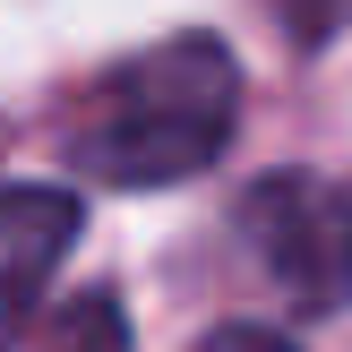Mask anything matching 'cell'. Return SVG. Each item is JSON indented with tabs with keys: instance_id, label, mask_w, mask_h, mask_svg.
<instances>
[{
	"instance_id": "cell-4",
	"label": "cell",
	"mask_w": 352,
	"mask_h": 352,
	"mask_svg": "<svg viewBox=\"0 0 352 352\" xmlns=\"http://www.w3.org/2000/svg\"><path fill=\"white\" fill-rule=\"evenodd\" d=\"M60 352H129V309L112 284H86L60 309Z\"/></svg>"
},
{
	"instance_id": "cell-2",
	"label": "cell",
	"mask_w": 352,
	"mask_h": 352,
	"mask_svg": "<svg viewBox=\"0 0 352 352\" xmlns=\"http://www.w3.org/2000/svg\"><path fill=\"white\" fill-rule=\"evenodd\" d=\"M232 232L250 241L258 275L284 292L301 318H336L352 301V189L318 181L301 164H275L241 189Z\"/></svg>"
},
{
	"instance_id": "cell-1",
	"label": "cell",
	"mask_w": 352,
	"mask_h": 352,
	"mask_svg": "<svg viewBox=\"0 0 352 352\" xmlns=\"http://www.w3.org/2000/svg\"><path fill=\"white\" fill-rule=\"evenodd\" d=\"M232 129H241V60L223 34L189 26L103 78L95 112L69 138V164L112 189H172L223 164Z\"/></svg>"
},
{
	"instance_id": "cell-3",
	"label": "cell",
	"mask_w": 352,
	"mask_h": 352,
	"mask_svg": "<svg viewBox=\"0 0 352 352\" xmlns=\"http://www.w3.org/2000/svg\"><path fill=\"white\" fill-rule=\"evenodd\" d=\"M86 232V198L60 181H9L0 189V344L34 318L43 284Z\"/></svg>"
},
{
	"instance_id": "cell-6",
	"label": "cell",
	"mask_w": 352,
	"mask_h": 352,
	"mask_svg": "<svg viewBox=\"0 0 352 352\" xmlns=\"http://www.w3.org/2000/svg\"><path fill=\"white\" fill-rule=\"evenodd\" d=\"M198 352H301V344L284 327H267V318H223V327H206Z\"/></svg>"
},
{
	"instance_id": "cell-5",
	"label": "cell",
	"mask_w": 352,
	"mask_h": 352,
	"mask_svg": "<svg viewBox=\"0 0 352 352\" xmlns=\"http://www.w3.org/2000/svg\"><path fill=\"white\" fill-rule=\"evenodd\" d=\"M275 17H284V34H292L301 52H327V43L352 26V0H275Z\"/></svg>"
}]
</instances>
